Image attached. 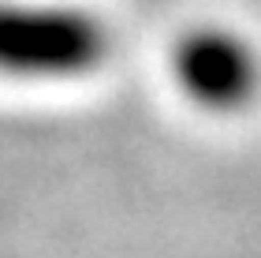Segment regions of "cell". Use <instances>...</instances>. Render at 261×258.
I'll list each match as a JSON object with an SVG mask.
<instances>
[{
    "label": "cell",
    "mask_w": 261,
    "mask_h": 258,
    "mask_svg": "<svg viewBox=\"0 0 261 258\" xmlns=\"http://www.w3.org/2000/svg\"><path fill=\"white\" fill-rule=\"evenodd\" d=\"M175 90L213 116L246 112L261 93V53L243 30L198 22L183 30L168 56Z\"/></svg>",
    "instance_id": "2"
},
{
    "label": "cell",
    "mask_w": 261,
    "mask_h": 258,
    "mask_svg": "<svg viewBox=\"0 0 261 258\" xmlns=\"http://www.w3.org/2000/svg\"><path fill=\"white\" fill-rule=\"evenodd\" d=\"M112 30L67 0H0V79L34 86L79 83L101 72Z\"/></svg>",
    "instance_id": "1"
}]
</instances>
